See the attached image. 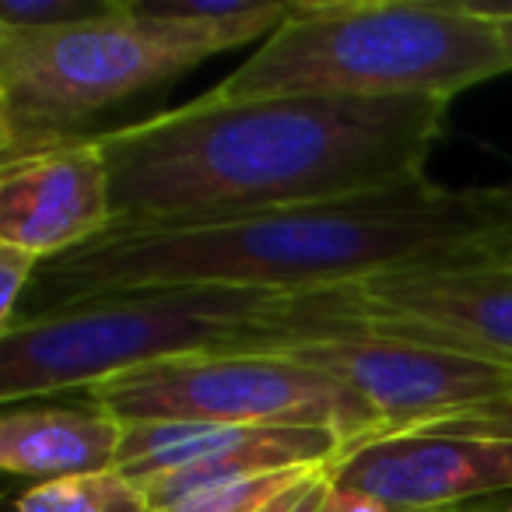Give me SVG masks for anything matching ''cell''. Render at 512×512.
Segmentation results:
<instances>
[{
  "label": "cell",
  "instance_id": "obj_17",
  "mask_svg": "<svg viewBox=\"0 0 512 512\" xmlns=\"http://www.w3.org/2000/svg\"><path fill=\"white\" fill-rule=\"evenodd\" d=\"M39 267H43L39 256L15 246H0V334L22 320Z\"/></svg>",
  "mask_w": 512,
  "mask_h": 512
},
{
  "label": "cell",
  "instance_id": "obj_9",
  "mask_svg": "<svg viewBox=\"0 0 512 512\" xmlns=\"http://www.w3.org/2000/svg\"><path fill=\"white\" fill-rule=\"evenodd\" d=\"M341 449L344 439L334 428L151 421V425H127L116 470L148 495L155 512L204 484L274 474V470L330 467Z\"/></svg>",
  "mask_w": 512,
  "mask_h": 512
},
{
  "label": "cell",
  "instance_id": "obj_10",
  "mask_svg": "<svg viewBox=\"0 0 512 512\" xmlns=\"http://www.w3.org/2000/svg\"><path fill=\"white\" fill-rule=\"evenodd\" d=\"M362 334L432 344L512 369V267L470 264L351 285Z\"/></svg>",
  "mask_w": 512,
  "mask_h": 512
},
{
  "label": "cell",
  "instance_id": "obj_23",
  "mask_svg": "<svg viewBox=\"0 0 512 512\" xmlns=\"http://www.w3.org/2000/svg\"><path fill=\"white\" fill-rule=\"evenodd\" d=\"M502 264H509V267H512V253H509V256H505V260H502Z\"/></svg>",
  "mask_w": 512,
  "mask_h": 512
},
{
  "label": "cell",
  "instance_id": "obj_15",
  "mask_svg": "<svg viewBox=\"0 0 512 512\" xmlns=\"http://www.w3.org/2000/svg\"><path fill=\"white\" fill-rule=\"evenodd\" d=\"M320 467H299V470H274V474H249L235 481H218L193 488L179 495L176 502L162 505L155 512H260L278 495H285L292 484L309 477Z\"/></svg>",
  "mask_w": 512,
  "mask_h": 512
},
{
  "label": "cell",
  "instance_id": "obj_2",
  "mask_svg": "<svg viewBox=\"0 0 512 512\" xmlns=\"http://www.w3.org/2000/svg\"><path fill=\"white\" fill-rule=\"evenodd\" d=\"M446 99L200 95L99 134L113 228H183L421 183ZM109 228V232H113Z\"/></svg>",
  "mask_w": 512,
  "mask_h": 512
},
{
  "label": "cell",
  "instance_id": "obj_3",
  "mask_svg": "<svg viewBox=\"0 0 512 512\" xmlns=\"http://www.w3.org/2000/svg\"><path fill=\"white\" fill-rule=\"evenodd\" d=\"M351 285L316 292L228 285H172L102 295L53 313L25 316L0 334V400L92 390L141 365L218 351L355 337Z\"/></svg>",
  "mask_w": 512,
  "mask_h": 512
},
{
  "label": "cell",
  "instance_id": "obj_7",
  "mask_svg": "<svg viewBox=\"0 0 512 512\" xmlns=\"http://www.w3.org/2000/svg\"><path fill=\"white\" fill-rule=\"evenodd\" d=\"M330 477L393 512L463 509L467 502L509 495L512 397L351 442L330 463Z\"/></svg>",
  "mask_w": 512,
  "mask_h": 512
},
{
  "label": "cell",
  "instance_id": "obj_21",
  "mask_svg": "<svg viewBox=\"0 0 512 512\" xmlns=\"http://www.w3.org/2000/svg\"><path fill=\"white\" fill-rule=\"evenodd\" d=\"M463 512H512V491H509V495H495V502L463 505Z\"/></svg>",
  "mask_w": 512,
  "mask_h": 512
},
{
  "label": "cell",
  "instance_id": "obj_20",
  "mask_svg": "<svg viewBox=\"0 0 512 512\" xmlns=\"http://www.w3.org/2000/svg\"><path fill=\"white\" fill-rule=\"evenodd\" d=\"M481 15H488L491 22H498V32H502V43L512 57V4H474Z\"/></svg>",
  "mask_w": 512,
  "mask_h": 512
},
{
  "label": "cell",
  "instance_id": "obj_5",
  "mask_svg": "<svg viewBox=\"0 0 512 512\" xmlns=\"http://www.w3.org/2000/svg\"><path fill=\"white\" fill-rule=\"evenodd\" d=\"M197 64V53L137 22L127 0L116 15L67 29H0V169L88 137V116Z\"/></svg>",
  "mask_w": 512,
  "mask_h": 512
},
{
  "label": "cell",
  "instance_id": "obj_8",
  "mask_svg": "<svg viewBox=\"0 0 512 512\" xmlns=\"http://www.w3.org/2000/svg\"><path fill=\"white\" fill-rule=\"evenodd\" d=\"M281 351H292L295 358L348 386L372 411L379 432H397L512 393V369L505 365L400 337H323L285 344Z\"/></svg>",
  "mask_w": 512,
  "mask_h": 512
},
{
  "label": "cell",
  "instance_id": "obj_22",
  "mask_svg": "<svg viewBox=\"0 0 512 512\" xmlns=\"http://www.w3.org/2000/svg\"><path fill=\"white\" fill-rule=\"evenodd\" d=\"M425 512H463V509H425Z\"/></svg>",
  "mask_w": 512,
  "mask_h": 512
},
{
  "label": "cell",
  "instance_id": "obj_11",
  "mask_svg": "<svg viewBox=\"0 0 512 512\" xmlns=\"http://www.w3.org/2000/svg\"><path fill=\"white\" fill-rule=\"evenodd\" d=\"M113 228V186L99 134L0 169V246L57 260Z\"/></svg>",
  "mask_w": 512,
  "mask_h": 512
},
{
  "label": "cell",
  "instance_id": "obj_6",
  "mask_svg": "<svg viewBox=\"0 0 512 512\" xmlns=\"http://www.w3.org/2000/svg\"><path fill=\"white\" fill-rule=\"evenodd\" d=\"M88 404L123 425L197 421V425L334 428L344 446L379 432L372 411L316 365L292 351H218L120 372L88 390Z\"/></svg>",
  "mask_w": 512,
  "mask_h": 512
},
{
  "label": "cell",
  "instance_id": "obj_14",
  "mask_svg": "<svg viewBox=\"0 0 512 512\" xmlns=\"http://www.w3.org/2000/svg\"><path fill=\"white\" fill-rule=\"evenodd\" d=\"M11 512H151V502L120 470L32 484Z\"/></svg>",
  "mask_w": 512,
  "mask_h": 512
},
{
  "label": "cell",
  "instance_id": "obj_12",
  "mask_svg": "<svg viewBox=\"0 0 512 512\" xmlns=\"http://www.w3.org/2000/svg\"><path fill=\"white\" fill-rule=\"evenodd\" d=\"M127 425L99 407H4L0 467L18 477L60 481L116 470Z\"/></svg>",
  "mask_w": 512,
  "mask_h": 512
},
{
  "label": "cell",
  "instance_id": "obj_19",
  "mask_svg": "<svg viewBox=\"0 0 512 512\" xmlns=\"http://www.w3.org/2000/svg\"><path fill=\"white\" fill-rule=\"evenodd\" d=\"M323 512H393V509L386 502H379V498L358 491V488L334 484V488H330L327 505H323Z\"/></svg>",
  "mask_w": 512,
  "mask_h": 512
},
{
  "label": "cell",
  "instance_id": "obj_16",
  "mask_svg": "<svg viewBox=\"0 0 512 512\" xmlns=\"http://www.w3.org/2000/svg\"><path fill=\"white\" fill-rule=\"evenodd\" d=\"M123 0H0V29H67V25L109 18Z\"/></svg>",
  "mask_w": 512,
  "mask_h": 512
},
{
  "label": "cell",
  "instance_id": "obj_18",
  "mask_svg": "<svg viewBox=\"0 0 512 512\" xmlns=\"http://www.w3.org/2000/svg\"><path fill=\"white\" fill-rule=\"evenodd\" d=\"M330 488H334L330 467H320L309 477H302L299 484H292L285 495H278L260 512H323V505H327V498H330Z\"/></svg>",
  "mask_w": 512,
  "mask_h": 512
},
{
  "label": "cell",
  "instance_id": "obj_1",
  "mask_svg": "<svg viewBox=\"0 0 512 512\" xmlns=\"http://www.w3.org/2000/svg\"><path fill=\"white\" fill-rule=\"evenodd\" d=\"M512 253V183L411 186L183 228L106 232L46 260L25 316L102 295L172 285L316 292L386 274L502 264Z\"/></svg>",
  "mask_w": 512,
  "mask_h": 512
},
{
  "label": "cell",
  "instance_id": "obj_4",
  "mask_svg": "<svg viewBox=\"0 0 512 512\" xmlns=\"http://www.w3.org/2000/svg\"><path fill=\"white\" fill-rule=\"evenodd\" d=\"M512 71L498 22L474 4L334 0L295 11L207 92L260 99H446Z\"/></svg>",
  "mask_w": 512,
  "mask_h": 512
},
{
  "label": "cell",
  "instance_id": "obj_13",
  "mask_svg": "<svg viewBox=\"0 0 512 512\" xmlns=\"http://www.w3.org/2000/svg\"><path fill=\"white\" fill-rule=\"evenodd\" d=\"M130 15L148 25L165 43L183 46L200 60L235 50L253 39H271L292 18V0H127Z\"/></svg>",
  "mask_w": 512,
  "mask_h": 512
},
{
  "label": "cell",
  "instance_id": "obj_24",
  "mask_svg": "<svg viewBox=\"0 0 512 512\" xmlns=\"http://www.w3.org/2000/svg\"><path fill=\"white\" fill-rule=\"evenodd\" d=\"M509 397H512V393H509Z\"/></svg>",
  "mask_w": 512,
  "mask_h": 512
}]
</instances>
